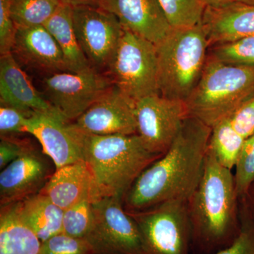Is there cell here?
Returning a JSON list of instances; mask_svg holds the SVG:
<instances>
[{
    "instance_id": "5",
    "label": "cell",
    "mask_w": 254,
    "mask_h": 254,
    "mask_svg": "<svg viewBox=\"0 0 254 254\" xmlns=\"http://www.w3.org/2000/svg\"><path fill=\"white\" fill-rule=\"evenodd\" d=\"M209 46L202 23L172 30L156 45L159 93L185 100L199 81Z\"/></svg>"
},
{
    "instance_id": "3",
    "label": "cell",
    "mask_w": 254,
    "mask_h": 254,
    "mask_svg": "<svg viewBox=\"0 0 254 254\" xmlns=\"http://www.w3.org/2000/svg\"><path fill=\"white\" fill-rule=\"evenodd\" d=\"M100 193L104 197L125 198L133 182L162 155L147 149L138 134L96 135L68 124Z\"/></svg>"
},
{
    "instance_id": "17",
    "label": "cell",
    "mask_w": 254,
    "mask_h": 254,
    "mask_svg": "<svg viewBox=\"0 0 254 254\" xmlns=\"http://www.w3.org/2000/svg\"><path fill=\"white\" fill-rule=\"evenodd\" d=\"M0 101L1 105L29 115L36 113L60 114L33 86L11 52L0 58Z\"/></svg>"
},
{
    "instance_id": "4",
    "label": "cell",
    "mask_w": 254,
    "mask_h": 254,
    "mask_svg": "<svg viewBox=\"0 0 254 254\" xmlns=\"http://www.w3.org/2000/svg\"><path fill=\"white\" fill-rule=\"evenodd\" d=\"M254 97V66L223 63L210 57L185 100L189 116L212 127Z\"/></svg>"
},
{
    "instance_id": "24",
    "label": "cell",
    "mask_w": 254,
    "mask_h": 254,
    "mask_svg": "<svg viewBox=\"0 0 254 254\" xmlns=\"http://www.w3.org/2000/svg\"><path fill=\"white\" fill-rule=\"evenodd\" d=\"M61 4L59 0H13V22L16 28L43 26Z\"/></svg>"
},
{
    "instance_id": "1",
    "label": "cell",
    "mask_w": 254,
    "mask_h": 254,
    "mask_svg": "<svg viewBox=\"0 0 254 254\" xmlns=\"http://www.w3.org/2000/svg\"><path fill=\"white\" fill-rule=\"evenodd\" d=\"M210 133V127L189 116L169 149L127 192V211H141L171 200L188 201L203 176Z\"/></svg>"
},
{
    "instance_id": "7",
    "label": "cell",
    "mask_w": 254,
    "mask_h": 254,
    "mask_svg": "<svg viewBox=\"0 0 254 254\" xmlns=\"http://www.w3.org/2000/svg\"><path fill=\"white\" fill-rule=\"evenodd\" d=\"M128 213L139 227L146 254H190L192 232L187 201L171 200Z\"/></svg>"
},
{
    "instance_id": "26",
    "label": "cell",
    "mask_w": 254,
    "mask_h": 254,
    "mask_svg": "<svg viewBox=\"0 0 254 254\" xmlns=\"http://www.w3.org/2000/svg\"><path fill=\"white\" fill-rule=\"evenodd\" d=\"M94 222L93 203L83 201L64 210L62 233L86 239Z\"/></svg>"
},
{
    "instance_id": "12",
    "label": "cell",
    "mask_w": 254,
    "mask_h": 254,
    "mask_svg": "<svg viewBox=\"0 0 254 254\" xmlns=\"http://www.w3.org/2000/svg\"><path fill=\"white\" fill-rule=\"evenodd\" d=\"M72 124L92 134H137L136 103L113 85Z\"/></svg>"
},
{
    "instance_id": "35",
    "label": "cell",
    "mask_w": 254,
    "mask_h": 254,
    "mask_svg": "<svg viewBox=\"0 0 254 254\" xmlns=\"http://www.w3.org/2000/svg\"><path fill=\"white\" fill-rule=\"evenodd\" d=\"M63 4L68 5L72 8L83 6H98L100 0H59Z\"/></svg>"
},
{
    "instance_id": "33",
    "label": "cell",
    "mask_w": 254,
    "mask_h": 254,
    "mask_svg": "<svg viewBox=\"0 0 254 254\" xmlns=\"http://www.w3.org/2000/svg\"><path fill=\"white\" fill-rule=\"evenodd\" d=\"M235 131L247 139L254 134V97L229 118Z\"/></svg>"
},
{
    "instance_id": "11",
    "label": "cell",
    "mask_w": 254,
    "mask_h": 254,
    "mask_svg": "<svg viewBox=\"0 0 254 254\" xmlns=\"http://www.w3.org/2000/svg\"><path fill=\"white\" fill-rule=\"evenodd\" d=\"M75 33L85 56L93 68L107 70L123 36L115 15L100 6L73 8Z\"/></svg>"
},
{
    "instance_id": "6",
    "label": "cell",
    "mask_w": 254,
    "mask_h": 254,
    "mask_svg": "<svg viewBox=\"0 0 254 254\" xmlns=\"http://www.w3.org/2000/svg\"><path fill=\"white\" fill-rule=\"evenodd\" d=\"M107 71L114 86L135 103L160 94L156 46L131 32L124 30Z\"/></svg>"
},
{
    "instance_id": "16",
    "label": "cell",
    "mask_w": 254,
    "mask_h": 254,
    "mask_svg": "<svg viewBox=\"0 0 254 254\" xmlns=\"http://www.w3.org/2000/svg\"><path fill=\"white\" fill-rule=\"evenodd\" d=\"M39 193L64 210L83 201L103 198L93 174L83 160L55 170Z\"/></svg>"
},
{
    "instance_id": "14",
    "label": "cell",
    "mask_w": 254,
    "mask_h": 254,
    "mask_svg": "<svg viewBox=\"0 0 254 254\" xmlns=\"http://www.w3.org/2000/svg\"><path fill=\"white\" fill-rule=\"evenodd\" d=\"M98 6L115 15L124 30L155 46L173 30L159 0H100Z\"/></svg>"
},
{
    "instance_id": "27",
    "label": "cell",
    "mask_w": 254,
    "mask_h": 254,
    "mask_svg": "<svg viewBox=\"0 0 254 254\" xmlns=\"http://www.w3.org/2000/svg\"><path fill=\"white\" fill-rule=\"evenodd\" d=\"M212 57L229 64L254 66V36L218 45Z\"/></svg>"
},
{
    "instance_id": "32",
    "label": "cell",
    "mask_w": 254,
    "mask_h": 254,
    "mask_svg": "<svg viewBox=\"0 0 254 254\" xmlns=\"http://www.w3.org/2000/svg\"><path fill=\"white\" fill-rule=\"evenodd\" d=\"M31 115L11 108L0 106V133L1 137H9L11 135L25 133V122Z\"/></svg>"
},
{
    "instance_id": "22",
    "label": "cell",
    "mask_w": 254,
    "mask_h": 254,
    "mask_svg": "<svg viewBox=\"0 0 254 254\" xmlns=\"http://www.w3.org/2000/svg\"><path fill=\"white\" fill-rule=\"evenodd\" d=\"M41 242L20 218L16 203L0 213V254H39Z\"/></svg>"
},
{
    "instance_id": "30",
    "label": "cell",
    "mask_w": 254,
    "mask_h": 254,
    "mask_svg": "<svg viewBox=\"0 0 254 254\" xmlns=\"http://www.w3.org/2000/svg\"><path fill=\"white\" fill-rule=\"evenodd\" d=\"M213 254H254V221L252 218L243 220L240 233L230 245Z\"/></svg>"
},
{
    "instance_id": "25",
    "label": "cell",
    "mask_w": 254,
    "mask_h": 254,
    "mask_svg": "<svg viewBox=\"0 0 254 254\" xmlns=\"http://www.w3.org/2000/svg\"><path fill=\"white\" fill-rule=\"evenodd\" d=\"M164 13L174 29L196 26L203 19L204 0H159Z\"/></svg>"
},
{
    "instance_id": "28",
    "label": "cell",
    "mask_w": 254,
    "mask_h": 254,
    "mask_svg": "<svg viewBox=\"0 0 254 254\" xmlns=\"http://www.w3.org/2000/svg\"><path fill=\"white\" fill-rule=\"evenodd\" d=\"M235 168L237 195L245 198L254 183V134L245 139Z\"/></svg>"
},
{
    "instance_id": "10",
    "label": "cell",
    "mask_w": 254,
    "mask_h": 254,
    "mask_svg": "<svg viewBox=\"0 0 254 254\" xmlns=\"http://www.w3.org/2000/svg\"><path fill=\"white\" fill-rule=\"evenodd\" d=\"M137 134L147 149L163 155L189 117L184 100L156 94L136 102Z\"/></svg>"
},
{
    "instance_id": "34",
    "label": "cell",
    "mask_w": 254,
    "mask_h": 254,
    "mask_svg": "<svg viewBox=\"0 0 254 254\" xmlns=\"http://www.w3.org/2000/svg\"><path fill=\"white\" fill-rule=\"evenodd\" d=\"M27 144L15 141L11 137H1L0 142V169L2 170L18 158Z\"/></svg>"
},
{
    "instance_id": "37",
    "label": "cell",
    "mask_w": 254,
    "mask_h": 254,
    "mask_svg": "<svg viewBox=\"0 0 254 254\" xmlns=\"http://www.w3.org/2000/svg\"><path fill=\"white\" fill-rule=\"evenodd\" d=\"M245 198H248L249 207H250L251 213L252 214V219L254 221V183L250 187Z\"/></svg>"
},
{
    "instance_id": "8",
    "label": "cell",
    "mask_w": 254,
    "mask_h": 254,
    "mask_svg": "<svg viewBox=\"0 0 254 254\" xmlns=\"http://www.w3.org/2000/svg\"><path fill=\"white\" fill-rule=\"evenodd\" d=\"M94 222L86 237L95 254H146L139 227L124 208L123 198L104 197L93 203Z\"/></svg>"
},
{
    "instance_id": "21",
    "label": "cell",
    "mask_w": 254,
    "mask_h": 254,
    "mask_svg": "<svg viewBox=\"0 0 254 254\" xmlns=\"http://www.w3.org/2000/svg\"><path fill=\"white\" fill-rule=\"evenodd\" d=\"M43 26L60 46L69 72H82L93 67L85 56L75 33L71 6L60 5Z\"/></svg>"
},
{
    "instance_id": "31",
    "label": "cell",
    "mask_w": 254,
    "mask_h": 254,
    "mask_svg": "<svg viewBox=\"0 0 254 254\" xmlns=\"http://www.w3.org/2000/svg\"><path fill=\"white\" fill-rule=\"evenodd\" d=\"M13 0H0V53L11 52L16 28L11 17Z\"/></svg>"
},
{
    "instance_id": "9",
    "label": "cell",
    "mask_w": 254,
    "mask_h": 254,
    "mask_svg": "<svg viewBox=\"0 0 254 254\" xmlns=\"http://www.w3.org/2000/svg\"><path fill=\"white\" fill-rule=\"evenodd\" d=\"M113 86L109 76L93 67L52 73L43 81L45 98L67 122L77 120Z\"/></svg>"
},
{
    "instance_id": "29",
    "label": "cell",
    "mask_w": 254,
    "mask_h": 254,
    "mask_svg": "<svg viewBox=\"0 0 254 254\" xmlns=\"http://www.w3.org/2000/svg\"><path fill=\"white\" fill-rule=\"evenodd\" d=\"M39 254H95L85 239L76 238L64 233L42 242Z\"/></svg>"
},
{
    "instance_id": "36",
    "label": "cell",
    "mask_w": 254,
    "mask_h": 254,
    "mask_svg": "<svg viewBox=\"0 0 254 254\" xmlns=\"http://www.w3.org/2000/svg\"><path fill=\"white\" fill-rule=\"evenodd\" d=\"M207 7L219 8L236 2L237 0H204Z\"/></svg>"
},
{
    "instance_id": "13",
    "label": "cell",
    "mask_w": 254,
    "mask_h": 254,
    "mask_svg": "<svg viewBox=\"0 0 254 254\" xmlns=\"http://www.w3.org/2000/svg\"><path fill=\"white\" fill-rule=\"evenodd\" d=\"M50 173L48 160L27 145L22 154L0 173L1 206L39 193L51 177Z\"/></svg>"
},
{
    "instance_id": "20",
    "label": "cell",
    "mask_w": 254,
    "mask_h": 254,
    "mask_svg": "<svg viewBox=\"0 0 254 254\" xmlns=\"http://www.w3.org/2000/svg\"><path fill=\"white\" fill-rule=\"evenodd\" d=\"M20 218L42 242L63 232L64 210L41 193L16 202Z\"/></svg>"
},
{
    "instance_id": "19",
    "label": "cell",
    "mask_w": 254,
    "mask_h": 254,
    "mask_svg": "<svg viewBox=\"0 0 254 254\" xmlns=\"http://www.w3.org/2000/svg\"><path fill=\"white\" fill-rule=\"evenodd\" d=\"M201 23L209 45L254 36V5L236 1L222 7H206Z\"/></svg>"
},
{
    "instance_id": "38",
    "label": "cell",
    "mask_w": 254,
    "mask_h": 254,
    "mask_svg": "<svg viewBox=\"0 0 254 254\" xmlns=\"http://www.w3.org/2000/svg\"><path fill=\"white\" fill-rule=\"evenodd\" d=\"M237 1L244 3V4L254 5V0H237Z\"/></svg>"
},
{
    "instance_id": "2",
    "label": "cell",
    "mask_w": 254,
    "mask_h": 254,
    "mask_svg": "<svg viewBox=\"0 0 254 254\" xmlns=\"http://www.w3.org/2000/svg\"><path fill=\"white\" fill-rule=\"evenodd\" d=\"M237 195L232 170L224 168L208 150L199 185L187 201L192 246L200 254L225 248L240 233Z\"/></svg>"
},
{
    "instance_id": "15",
    "label": "cell",
    "mask_w": 254,
    "mask_h": 254,
    "mask_svg": "<svg viewBox=\"0 0 254 254\" xmlns=\"http://www.w3.org/2000/svg\"><path fill=\"white\" fill-rule=\"evenodd\" d=\"M24 131L38 140L43 153L53 160L55 170L83 160L68 122L60 114L33 113L25 122Z\"/></svg>"
},
{
    "instance_id": "23",
    "label": "cell",
    "mask_w": 254,
    "mask_h": 254,
    "mask_svg": "<svg viewBox=\"0 0 254 254\" xmlns=\"http://www.w3.org/2000/svg\"><path fill=\"white\" fill-rule=\"evenodd\" d=\"M245 141L227 119L212 127L208 150L222 166L232 170L236 165Z\"/></svg>"
},
{
    "instance_id": "18",
    "label": "cell",
    "mask_w": 254,
    "mask_h": 254,
    "mask_svg": "<svg viewBox=\"0 0 254 254\" xmlns=\"http://www.w3.org/2000/svg\"><path fill=\"white\" fill-rule=\"evenodd\" d=\"M11 53L31 67L49 74L68 71L60 46L43 25L16 28Z\"/></svg>"
}]
</instances>
